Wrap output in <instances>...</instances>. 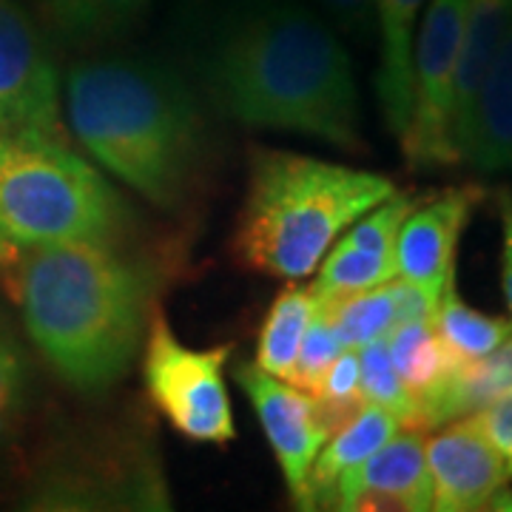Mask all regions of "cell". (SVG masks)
Here are the masks:
<instances>
[{"label":"cell","instance_id":"cell-1","mask_svg":"<svg viewBox=\"0 0 512 512\" xmlns=\"http://www.w3.org/2000/svg\"><path fill=\"white\" fill-rule=\"evenodd\" d=\"M171 55L202 103L239 126L365 151L348 49L308 0H183Z\"/></svg>","mask_w":512,"mask_h":512},{"label":"cell","instance_id":"cell-2","mask_svg":"<svg viewBox=\"0 0 512 512\" xmlns=\"http://www.w3.org/2000/svg\"><path fill=\"white\" fill-rule=\"evenodd\" d=\"M23 328L60 382L103 396L143 348L163 268L120 242H60L0 259Z\"/></svg>","mask_w":512,"mask_h":512},{"label":"cell","instance_id":"cell-3","mask_svg":"<svg viewBox=\"0 0 512 512\" xmlns=\"http://www.w3.org/2000/svg\"><path fill=\"white\" fill-rule=\"evenodd\" d=\"M60 103L83 151L154 208L183 214L200 197L211 128L202 97L171 60L117 49L77 57Z\"/></svg>","mask_w":512,"mask_h":512},{"label":"cell","instance_id":"cell-4","mask_svg":"<svg viewBox=\"0 0 512 512\" xmlns=\"http://www.w3.org/2000/svg\"><path fill=\"white\" fill-rule=\"evenodd\" d=\"M396 194L390 177L282 148H251L234 259L248 271L308 279L353 222Z\"/></svg>","mask_w":512,"mask_h":512},{"label":"cell","instance_id":"cell-5","mask_svg":"<svg viewBox=\"0 0 512 512\" xmlns=\"http://www.w3.org/2000/svg\"><path fill=\"white\" fill-rule=\"evenodd\" d=\"M32 512H165L171 487L154 424L137 407L63 421L40 444L18 493Z\"/></svg>","mask_w":512,"mask_h":512},{"label":"cell","instance_id":"cell-6","mask_svg":"<svg viewBox=\"0 0 512 512\" xmlns=\"http://www.w3.org/2000/svg\"><path fill=\"white\" fill-rule=\"evenodd\" d=\"M134 211L66 137L0 131V259L60 242H126Z\"/></svg>","mask_w":512,"mask_h":512},{"label":"cell","instance_id":"cell-7","mask_svg":"<svg viewBox=\"0 0 512 512\" xmlns=\"http://www.w3.org/2000/svg\"><path fill=\"white\" fill-rule=\"evenodd\" d=\"M231 345L194 350L154 311L146 333L143 379L148 402L188 441L228 444L237 439L234 407L225 384Z\"/></svg>","mask_w":512,"mask_h":512},{"label":"cell","instance_id":"cell-8","mask_svg":"<svg viewBox=\"0 0 512 512\" xmlns=\"http://www.w3.org/2000/svg\"><path fill=\"white\" fill-rule=\"evenodd\" d=\"M467 0H427L413 43V106L399 137L404 160L416 171L458 163L453 146L458 57Z\"/></svg>","mask_w":512,"mask_h":512},{"label":"cell","instance_id":"cell-9","mask_svg":"<svg viewBox=\"0 0 512 512\" xmlns=\"http://www.w3.org/2000/svg\"><path fill=\"white\" fill-rule=\"evenodd\" d=\"M0 131L63 137L55 49L18 0H0Z\"/></svg>","mask_w":512,"mask_h":512},{"label":"cell","instance_id":"cell-10","mask_svg":"<svg viewBox=\"0 0 512 512\" xmlns=\"http://www.w3.org/2000/svg\"><path fill=\"white\" fill-rule=\"evenodd\" d=\"M234 379L262 424V433L274 450L291 501L299 510H305V490L313 461L325 441L336 433V427L308 390L282 382L262 367L242 362L234 367Z\"/></svg>","mask_w":512,"mask_h":512},{"label":"cell","instance_id":"cell-11","mask_svg":"<svg viewBox=\"0 0 512 512\" xmlns=\"http://www.w3.org/2000/svg\"><path fill=\"white\" fill-rule=\"evenodd\" d=\"M424 441L427 430L402 427L373 456L339 476L328 510H433V478Z\"/></svg>","mask_w":512,"mask_h":512},{"label":"cell","instance_id":"cell-12","mask_svg":"<svg viewBox=\"0 0 512 512\" xmlns=\"http://www.w3.org/2000/svg\"><path fill=\"white\" fill-rule=\"evenodd\" d=\"M484 197L481 185H453L413 205L396 237V276L433 293L444 291L456 279L458 239Z\"/></svg>","mask_w":512,"mask_h":512},{"label":"cell","instance_id":"cell-13","mask_svg":"<svg viewBox=\"0 0 512 512\" xmlns=\"http://www.w3.org/2000/svg\"><path fill=\"white\" fill-rule=\"evenodd\" d=\"M424 456L433 478V510L478 512L490 495L510 481L501 453L473 416L450 421L424 441Z\"/></svg>","mask_w":512,"mask_h":512},{"label":"cell","instance_id":"cell-14","mask_svg":"<svg viewBox=\"0 0 512 512\" xmlns=\"http://www.w3.org/2000/svg\"><path fill=\"white\" fill-rule=\"evenodd\" d=\"M154 0H35L37 23L60 55H97L123 46Z\"/></svg>","mask_w":512,"mask_h":512},{"label":"cell","instance_id":"cell-15","mask_svg":"<svg viewBox=\"0 0 512 512\" xmlns=\"http://www.w3.org/2000/svg\"><path fill=\"white\" fill-rule=\"evenodd\" d=\"M456 151L458 163L481 174L512 171V20L481 80Z\"/></svg>","mask_w":512,"mask_h":512},{"label":"cell","instance_id":"cell-16","mask_svg":"<svg viewBox=\"0 0 512 512\" xmlns=\"http://www.w3.org/2000/svg\"><path fill=\"white\" fill-rule=\"evenodd\" d=\"M379 43L376 94L387 131L399 140L413 106V43L427 0H370Z\"/></svg>","mask_w":512,"mask_h":512},{"label":"cell","instance_id":"cell-17","mask_svg":"<svg viewBox=\"0 0 512 512\" xmlns=\"http://www.w3.org/2000/svg\"><path fill=\"white\" fill-rule=\"evenodd\" d=\"M512 393V336L487 356L458 365L444 382L419 399V427L439 430L450 421L473 416Z\"/></svg>","mask_w":512,"mask_h":512},{"label":"cell","instance_id":"cell-18","mask_svg":"<svg viewBox=\"0 0 512 512\" xmlns=\"http://www.w3.org/2000/svg\"><path fill=\"white\" fill-rule=\"evenodd\" d=\"M402 430V421L387 413L379 404L365 402L350 416L319 450L313 461L308 490H305V510H328L333 487L342 473L362 464L373 456L384 441H390Z\"/></svg>","mask_w":512,"mask_h":512},{"label":"cell","instance_id":"cell-19","mask_svg":"<svg viewBox=\"0 0 512 512\" xmlns=\"http://www.w3.org/2000/svg\"><path fill=\"white\" fill-rule=\"evenodd\" d=\"M510 20L512 0H467L464 6V37H461V57H458L456 106H453V146H458V137L476 103L481 80L490 69V60Z\"/></svg>","mask_w":512,"mask_h":512},{"label":"cell","instance_id":"cell-20","mask_svg":"<svg viewBox=\"0 0 512 512\" xmlns=\"http://www.w3.org/2000/svg\"><path fill=\"white\" fill-rule=\"evenodd\" d=\"M316 299L311 296V288L288 285L285 291L274 299V305L265 313V322L256 339V367H262L265 373H271L282 382H291L296 376V356L302 336L308 330Z\"/></svg>","mask_w":512,"mask_h":512},{"label":"cell","instance_id":"cell-21","mask_svg":"<svg viewBox=\"0 0 512 512\" xmlns=\"http://www.w3.org/2000/svg\"><path fill=\"white\" fill-rule=\"evenodd\" d=\"M387 350L399 379L416 404L427 393H433L458 365H464L444 348L430 319L396 325L387 333Z\"/></svg>","mask_w":512,"mask_h":512},{"label":"cell","instance_id":"cell-22","mask_svg":"<svg viewBox=\"0 0 512 512\" xmlns=\"http://www.w3.org/2000/svg\"><path fill=\"white\" fill-rule=\"evenodd\" d=\"M430 322H433L436 336L444 342V348L450 350L458 362L481 359L512 336V319L470 308L458 296L456 279L444 285Z\"/></svg>","mask_w":512,"mask_h":512},{"label":"cell","instance_id":"cell-23","mask_svg":"<svg viewBox=\"0 0 512 512\" xmlns=\"http://www.w3.org/2000/svg\"><path fill=\"white\" fill-rule=\"evenodd\" d=\"M328 302L333 328L345 348H362L396 328V279Z\"/></svg>","mask_w":512,"mask_h":512},{"label":"cell","instance_id":"cell-24","mask_svg":"<svg viewBox=\"0 0 512 512\" xmlns=\"http://www.w3.org/2000/svg\"><path fill=\"white\" fill-rule=\"evenodd\" d=\"M29 359L12 322L0 313V450L18 436L29 413Z\"/></svg>","mask_w":512,"mask_h":512},{"label":"cell","instance_id":"cell-25","mask_svg":"<svg viewBox=\"0 0 512 512\" xmlns=\"http://www.w3.org/2000/svg\"><path fill=\"white\" fill-rule=\"evenodd\" d=\"M356 350H359V384H362L365 402L379 404L387 413H393L402 421V427H419V407L390 362L387 336L373 339Z\"/></svg>","mask_w":512,"mask_h":512},{"label":"cell","instance_id":"cell-26","mask_svg":"<svg viewBox=\"0 0 512 512\" xmlns=\"http://www.w3.org/2000/svg\"><path fill=\"white\" fill-rule=\"evenodd\" d=\"M319 402L322 413L339 430L345 421L365 404L362 396V384H359V350L345 348L325 370V376L319 379L316 390L311 393Z\"/></svg>","mask_w":512,"mask_h":512},{"label":"cell","instance_id":"cell-27","mask_svg":"<svg viewBox=\"0 0 512 512\" xmlns=\"http://www.w3.org/2000/svg\"><path fill=\"white\" fill-rule=\"evenodd\" d=\"M342 350H345V345H342L339 333L333 328L328 302L316 299V308H313L308 330H305L302 345H299V356H296V376H293V384L313 393L319 379L325 376V370L330 367V362Z\"/></svg>","mask_w":512,"mask_h":512},{"label":"cell","instance_id":"cell-28","mask_svg":"<svg viewBox=\"0 0 512 512\" xmlns=\"http://www.w3.org/2000/svg\"><path fill=\"white\" fill-rule=\"evenodd\" d=\"M311 3L319 9L322 18H328L339 35L350 37L356 43H367L376 37L370 0H311Z\"/></svg>","mask_w":512,"mask_h":512},{"label":"cell","instance_id":"cell-29","mask_svg":"<svg viewBox=\"0 0 512 512\" xmlns=\"http://www.w3.org/2000/svg\"><path fill=\"white\" fill-rule=\"evenodd\" d=\"M473 419L484 430V436L493 441L495 450L501 453L512 478V393L504 396V399H498V402H493L490 407L473 413Z\"/></svg>","mask_w":512,"mask_h":512},{"label":"cell","instance_id":"cell-30","mask_svg":"<svg viewBox=\"0 0 512 512\" xmlns=\"http://www.w3.org/2000/svg\"><path fill=\"white\" fill-rule=\"evenodd\" d=\"M501 288L507 296V308L512 316V197L501 194Z\"/></svg>","mask_w":512,"mask_h":512},{"label":"cell","instance_id":"cell-31","mask_svg":"<svg viewBox=\"0 0 512 512\" xmlns=\"http://www.w3.org/2000/svg\"><path fill=\"white\" fill-rule=\"evenodd\" d=\"M484 510H493V512H512V490L504 484V487H498L493 495H490V501H487V507Z\"/></svg>","mask_w":512,"mask_h":512},{"label":"cell","instance_id":"cell-32","mask_svg":"<svg viewBox=\"0 0 512 512\" xmlns=\"http://www.w3.org/2000/svg\"><path fill=\"white\" fill-rule=\"evenodd\" d=\"M0 501H3V473H0Z\"/></svg>","mask_w":512,"mask_h":512}]
</instances>
